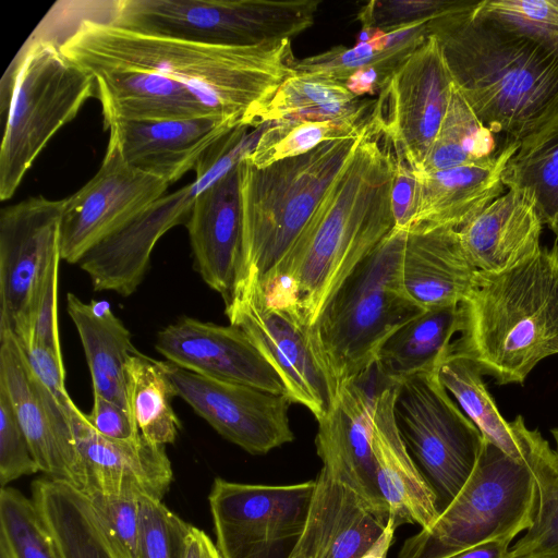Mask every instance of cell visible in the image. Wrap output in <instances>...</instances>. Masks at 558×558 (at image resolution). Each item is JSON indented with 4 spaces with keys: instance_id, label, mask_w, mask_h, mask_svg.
Segmentation results:
<instances>
[{
    "instance_id": "26",
    "label": "cell",
    "mask_w": 558,
    "mask_h": 558,
    "mask_svg": "<svg viewBox=\"0 0 558 558\" xmlns=\"http://www.w3.org/2000/svg\"><path fill=\"white\" fill-rule=\"evenodd\" d=\"M520 146L505 148L490 160L435 172H416L418 196L411 230L450 227L459 229L505 189L502 174Z\"/></svg>"
},
{
    "instance_id": "3",
    "label": "cell",
    "mask_w": 558,
    "mask_h": 558,
    "mask_svg": "<svg viewBox=\"0 0 558 558\" xmlns=\"http://www.w3.org/2000/svg\"><path fill=\"white\" fill-rule=\"evenodd\" d=\"M480 1L428 22L453 83L501 149L558 121V57L477 10Z\"/></svg>"
},
{
    "instance_id": "20",
    "label": "cell",
    "mask_w": 558,
    "mask_h": 558,
    "mask_svg": "<svg viewBox=\"0 0 558 558\" xmlns=\"http://www.w3.org/2000/svg\"><path fill=\"white\" fill-rule=\"evenodd\" d=\"M197 190L190 183L162 195L92 246L77 262L96 291L133 294L142 283L158 240L186 225Z\"/></svg>"
},
{
    "instance_id": "51",
    "label": "cell",
    "mask_w": 558,
    "mask_h": 558,
    "mask_svg": "<svg viewBox=\"0 0 558 558\" xmlns=\"http://www.w3.org/2000/svg\"><path fill=\"white\" fill-rule=\"evenodd\" d=\"M185 558L222 557L217 546L213 543L208 535L204 531L191 525L187 535Z\"/></svg>"
},
{
    "instance_id": "16",
    "label": "cell",
    "mask_w": 558,
    "mask_h": 558,
    "mask_svg": "<svg viewBox=\"0 0 558 558\" xmlns=\"http://www.w3.org/2000/svg\"><path fill=\"white\" fill-rule=\"evenodd\" d=\"M177 391L218 434L252 454H265L294 439L290 399L252 386L206 377L168 362Z\"/></svg>"
},
{
    "instance_id": "13",
    "label": "cell",
    "mask_w": 558,
    "mask_h": 558,
    "mask_svg": "<svg viewBox=\"0 0 558 558\" xmlns=\"http://www.w3.org/2000/svg\"><path fill=\"white\" fill-rule=\"evenodd\" d=\"M453 78L437 39L429 35L388 77L368 121L396 159L418 171L445 118Z\"/></svg>"
},
{
    "instance_id": "6",
    "label": "cell",
    "mask_w": 558,
    "mask_h": 558,
    "mask_svg": "<svg viewBox=\"0 0 558 558\" xmlns=\"http://www.w3.org/2000/svg\"><path fill=\"white\" fill-rule=\"evenodd\" d=\"M405 233L393 228L335 291L314 325L337 395L377 359L393 332L425 311L403 281Z\"/></svg>"
},
{
    "instance_id": "2",
    "label": "cell",
    "mask_w": 558,
    "mask_h": 558,
    "mask_svg": "<svg viewBox=\"0 0 558 558\" xmlns=\"http://www.w3.org/2000/svg\"><path fill=\"white\" fill-rule=\"evenodd\" d=\"M396 156L367 121L351 158L333 180L279 267L268 294L292 299L314 326L327 301L395 228Z\"/></svg>"
},
{
    "instance_id": "46",
    "label": "cell",
    "mask_w": 558,
    "mask_h": 558,
    "mask_svg": "<svg viewBox=\"0 0 558 558\" xmlns=\"http://www.w3.org/2000/svg\"><path fill=\"white\" fill-rule=\"evenodd\" d=\"M39 471L11 402L0 388V484Z\"/></svg>"
},
{
    "instance_id": "32",
    "label": "cell",
    "mask_w": 558,
    "mask_h": 558,
    "mask_svg": "<svg viewBox=\"0 0 558 558\" xmlns=\"http://www.w3.org/2000/svg\"><path fill=\"white\" fill-rule=\"evenodd\" d=\"M514 421L537 484L538 505L532 525L509 548L508 558H558V460L537 429H530L521 415Z\"/></svg>"
},
{
    "instance_id": "17",
    "label": "cell",
    "mask_w": 558,
    "mask_h": 558,
    "mask_svg": "<svg viewBox=\"0 0 558 558\" xmlns=\"http://www.w3.org/2000/svg\"><path fill=\"white\" fill-rule=\"evenodd\" d=\"M386 376L372 364L343 383L329 412L317 420V454L380 517L388 506L377 485L372 426L376 403L389 389Z\"/></svg>"
},
{
    "instance_id": "14",
    "label": "cell",
    "mask_w": 558,
    "mask_h": 558,
    "mask_svg": "<svg viewBox=\"0 0 558 558\" xmlns=\"http://www.w3.org/2000/svg\"><path fill=\"white\" fill-rule=\"evenodd\" d=\"M0 388L11 402L39 471L83 493L85 472L69 415L33 373L15 336L5 327H0Z\"/></svg>"
},
{
    "instance_id": "31",
    "label": "cell",
    "mask_w": 558,
    "mask_h": 558,
    "mask_svg": "<svg viewBox=\"0 0 558 558\" xmlns=\"http://www.w3.org/2000/svg\"><path fill=\"white\" fill-rule=\"evenodd\" d=\"M428 22H417L388 33L377 29L367 41L356 43L352 48L337 46L319 54L295 58L291 66L296 73L326 74L342 83L356 71L371 66L386 82L428 38Z\"/></svg>"
},
{
    "instance_id": "23",
    "label": "cell",
    "mask_w": 558,
    "mask_h": 558,
    "mask_svg": "<svg viewBox=\"0 0 558 558\" xmlns=\"http://www.w3.org/2000/svg\"><path fill=\"white\" fill-rule=\"evenodd\" d=\"M240 161L196 195L185 225L194 268L225 303L242 265Z\"/></svg>"
},
{
    "instance_id": "15",
    "label": "cell",
    "mask_w": 558,
    "mask_h": 558,
    "mask_svg": "<svg viewBox=\"0 0 558 558\" xmlns=\"http://www.w3.org/2000/svg\"><path fill=\"white\" fill-rule=\"evenodd\" d=\"M168 186L167 181L131 167L109 142L96 174L63 199L61 259L77 264L92 246L165 195Z\"/></svg>"
},
{
    "instance_id": "12",
    "label": "cell",
    "mask_w": 558,
    "mask_h": 558,
    "mask_svg": "<svg viewBox=\"0 0 558 558\" xmlns=\"http://www.w3.org/2000/svg\"><path fill=\"white\" fill-rule=\"evenodd\" d=\"M316 480L253 485L217 477L208 496L222 558H291L307 524Z\"/></svg>"
},
{
    "instance_id": "43",
    "label": "cell",
    "mask_w": 558,
    "mask_h": 558,
    "mask_svg": "<svg viewBox=\"0 0 558 558\" xmlns=\"http://www.w3.org/2000/svg\"><path fill=\"white\" fill-rule=\"evenodd\" d=\"M59 265L48 270L26 313L11 329L22 345L38 343L62 353L57 306Z\"/></svg>"
},
{
    "instance_id": "41",
    "label": "cell",
    "mask_w": 558,
    "mask_h": 558,
    "mask_svg": "<svg viewBox=\"0 0 558 558\" xmlns=\"http://www.w3.org/2000/svg\"><path fill=\"white\" fill-rule=\"evenodd\" d=\"M477 10L558 57V0H482Z\"/></svg>"
},
{
    "instance_id": "33",
    "label": "cell",
    "mask_w": 558,
    "mask_h": 558,
    "mask_svg": "<svg viewBox=\"0 0 558 558\" xmlns=\"http://www.w3.org/2000/svg\"><path fill=\"white\" fill-rule=\"evenodd\" d=\"M125 381L130 414L138 432L155 444H173L181 424L171 405L178 396L168 362L137 352L125 364Z\"/></svg>"
},
{
    "instance_id": "47",
    "label": "cell",
    "mask_w": 558,
    "mask_h": 558,
    "mask_svg": "<svg viewBox=\"0 0 558 558\" xmlns=\"http://www.w3.org/2000/svg\"><path fill=\"white\" fill-rule=\"evenodd\" d=\"M20 345L33 373L47 386L65 412H68L74 402L70 398L64 385L62 353L38 343Z\"/></svg>"
},
{
    "instance_id": "37",
    "label": "cell",
    "mask_w": 558,
    "mask_h": 558,
    "mask_svg": "<svg viewBox=\"0 0 558 558\" xmlns=\"http://www.w3.org/2000/svg\"><path fill=\"white\" fill-rule=\"evenodd\" d=\"M368 118L359 121L292 119L269 123L244 159L263 168L306 154L325 142L357 137L363 133Z\"/></svg>"
},
{
    "instance_id": "34",
    "label": "cell",
    "mask_w": 558,
    "mask_h": 558,
    "mask_svg": "<svg viewBox=\"0 0 558 558\" xmlns=\"http://www.w3.org/2000/svg\"><path fill=\"white\" fill-rule=\"evenodd\" d=\"M480 366L470 357L451 352L438 369L446 390L478 428L484 439L514 459L522 460V444L514 420L507 422L488 392Z\"/></svg>"
},
{
    "instance_id": "29",
    "label": "cell",
    "mask_w": 558,
    "mask_h": 558,
    "mask_svg": "<svg viewBox=\"0 0 558 558\" xmlns=\"http://www.w3.org/2000/svg\"><path fill=\"white\" fill-rule=\"evenodd\" d=\"M32 495L61 558H121L83 493L47 477L33 482Z\"/></svg>"
},
{
    "instance_id": "39",
    "label": "cell",
    "mask_w": 558,
    "mask_h": 558,
    "mask_svg": "<svg viewBox=\"0 0 558 558\" xmlns=\"http://www.w3.org/2000/svg\"><path fill=\"white\" fill-rule=\"evenodd\" d=\"M0 541L11 558H61L34 500L13 487L0 490Z\"/></svg>"
},
{
    "instance_id": "18",
    "label": "cell",
    "mask_w": 558,
    "mask_h": 558,
    "mask_svg": "<svg viewBox=\"0 0 558 558\" xmlns=\"http://www.w3.org/2000/svg\"><path fill=\"white\" fill-rule=\"evenodd\" d=\"M63 199L31 197L0 214V327L24 316L48 270L61 260Z\"/></svg>"
},
{
    "instance_id": "55",
    "label": "cell",
    "mask_w": 558,
    "mask_h": 558,
    "mask_svg": "<svg viewBox=\"0 0 558 558\" xmlns=\"http://www.w3.org/2000/svg\"><path fill=\"white\" fill-rule=\"evenodd\" d=\"M0 558H11L5 545L0 541Z\"/></svg>"
},
{
    "instance_id": "30",
    "label": "cell",
    "mask_w": 558,
    "mask_h": 558,
    "mask_svg": "<svg viewBox=\"0 0 558 558\" xmlns=\"http://www.w3.org/2000/svg\"><path fill=\"white\" fill-rule=\"evenodd\" d=\"M459 330V305L425 310L390 336L376 360L396 383L415 374L438 372L451 354L452 338Z\"/></svg>"
},
{
    "instance_id": "5",
    "label": "cell",
    "mask_w": 558,
    "mask_h": 558,
    "mask_svg": "<svg viewBox=\"0 0 558 558\" xmlns=\"http://www.w3.org/2000/svg\"><path fill=\"white\" fill-rule=\"evenodd\" d=\"M363 133L325 142L306 154L263 168L241 159L243 250L238 280L254 272L263 287L272 282Z\"/></svg>"
},
{
    "instance_id": "52",
    "label": "cell",
    "mask_w": 558,
    "mask_h": 558,
    "mask_svg": "<svg viewBox=\"0 0 558 558\" xmlns=\"http://www.w3.org/2000/svg\"><path fill=\"white\" fill-rule=\"evenodd\" d=\"M509 539H494L468 548L448 558H508Z\"/></svg>"
},
{
    "instance_id": "45",
    "label": "cell",
    "mask_w": 558,
    "mask_h": 558,
    "mask_svg": "<svg viewBox=\"0 0 558 558\" xmlns=\"http://www.w3.org/2000/svg\"><path fill=\"white\" fill-rule=\"evenodd\" d=\"M465 0H385L371 1L356 15L362 28L384 33L417 22L430 21L464 5Z\"/></svg>"
},
{
    "instance_id": "8",
    "label": "cell",
    "mask_w": 558,
    "mask_h": 558,
    "mask_svg": "<svg viewBox=\"0 0 558 558\" xmlns=\"http://www.w3.org/2000/svg\"><path fill=\"white\" fill-rule=\"evenodd\" d=\"M538 488L526 460L484 439L470 477L427 529L407 538L398 558H448L494 539L512 541L533 523Z\"/></svg>"
},
{
    "instance_id": "36",
    "label": "cell",
    "mask_w": 558,
    "mask_h": 558,
    "mask_svg": "<svg viewBox=\"0 0 558 558\" xmlns=\"http://www.w3.org/2000/svg\"><path fill=\"white\" fill-rule=\"evenodd\" d=\"M502 183L527 193L543 225L558 238V121L519 147L506 166Z\"/></svg>"
},
{
    "instance_id": "38",
    "label": "cell",
    "mask_w": 558,
    "mask_h": 558,
    "mask_svg": "<svg viewBox=\"0 0 558 558\" xmlns=\"http://www.w3.org/2000/svg\"><path fill=\"white\" fill-rule=\"evenodd\" d=\"M328 469L335 476V501L327 558H361L389 520L378 515L339 474Z\"/></svg>"
},
{
    "instance_id": "50",
    "label": "cell",
    "mask_w": 558,
    "mask_h": 558,
    "mask_svg": "<svg viewBox=\"0 0 558 558\" xmlns=\"http://www.w3.org/2000/svg\"><path fill=\"white\" fill-rule=\"evenodd\" d=\"M331 517L320 502L312 505L304 533L291 558H327L330 546Z\"/></svg>"
},
{
    "instance_id": "21",
    "label": "cell",
    "mask_w": 558,
    "mask_h": 558,
    "mask_svg": "<svg viewBox=\"0 0 558 558\" xmlns=\"http://www.w3.org/2000/svg\"><path fill=\"white\" fill-rule=\"evenodd\" d=\"M68 415L86 478L83 494L149 497L161 500L173 477L165 446L142 434L128 440L107 438L74 403Z\"/></svg>"
},
{
    "instance_id": "24",
    "label": "cell",
    "mask_w": 558,
    "mask_h": 558,
    "mask_svg": "<svg viewBox=\"0 0 558 558\" xmlns=\"http://www.w3.org/2000/svg\"><path fill=\"white\" fill-rule=\"evenodd\" d=\"M543 221L533 198L508 189L458 229L462 247L477 271L509 269L538 253Z\"/></svg>"
},
{
    "instance_id": "22",
    "label": "cell",
    "mask_w": 558,
    "mask_h": 558,
    "mask_svg": "<svg viewBox=\"0 0 558 558\" xmlns=\"http://www.w3.org/2000/svg\"><path fill=\"white\" fill-rule=\"evenodd\" d=\"M109 142L133 168L169 184L195 167L204 153L233 129L236 122L204 116L190 119L124 120L105 122Z\"/></svg>"
},
{
    "instance_id": "35",
    "label": "cell",
    "mask_w": 558,
    "mask_h": 558,
    "mask_svg": "<svg viewBox=\"0 0 558 558\" xmlns=\"http://www.w3.org/2000/svg\"><path fill=\"white\" fill-rule=\"evenodd\" d=\"M502 150L497 136L481 122L453 85L440 129L424 163L416 172H435L487 161Z\"/></svg>"
},
{
    "instance_id": "40",
    "label": "cell",
    "mask_w": 558,
    "mask_h": 558,
    "mask_svg": "<svg viewBox=\"0 0 558 558\" xmlns=\"http://www.w3.org/2000/svg\"><path fill=\"white\" fill-rule=\"evenodd\" d=\"M357 98L345 84L326 74L294 73L276 90L258 111L253 126H262L283 120L304 109L347 104Z\"/></svg>"
},
{
    "instance_id": "7",
    "label": "cell",
    "mask_w": 558,
    "mask_h": 558,
    "mask_svg": "<svg viewBox=\"0 0 558 558\" xmlns=\"http://www.w3.org/2000/svg\"><path fill=\"white\" fill-rule=\"evenodd\" d=\"M95 80L59 41L32 34L1 81L7 121L0 147V198L13 196L51 137L94 94Z\"/></svg>"
},
{
    "instance_id": "25",
    "label": "cell",
    "mask_w": 558,
    "mask_h": 558,
    "mask_svg": "<svg viewBox=\"0 0 558 558\" xmlns=\"http://www.w3.org/2000/svg\"><path fill=\"white\" fill-rule=\"evenodd\" d=\"M396 386L380 395L373 417L372 446L377 485L388 506L389 518L397 527L401 524H417L421 529H427L439 514L437 499L410 454L397 425Z\"/></svg>"
},
{
    "instance_id": "48",
    "label": "cell",
    "mask_w": 558,
    "mask_h": 558,
    "mask_svg": "<svg viewBox=\"0 0 558 558\" xmlns=\"http://www.w3.org/2000/svg\"><path fill=\"white\" fill-rule=\"evenodd\" d=\"M86 416L97 433L110 439L128 440L141 434L129 411L98 395H94L92 411Z\"/></svg>"
},
{
    "instance_id": "11",
    "label": "cell",
    "mask_w": 558,
    "mask_h": 558,
    "mask_svg": "<svg viewBox=\"0 0 558 558\" xmlns=\"http://www.w3.org/2000/svg\"><path fill=\"white\" fill-rule=\"evenodd\" d=\"M395 418L440 513L473 472L484 438L451 399L438 372L415 374L397 384Z\"/></svg>"
},
{
    "instance_id": "9",
    "label": "cell",
    "mask_w": 558,
    "mask_h": 558,
    "mask_svg": "<svg viewBox=\"0 0 558 558\" xmlns=\"http://www.w3.org/2000/svg\"><path fill=\"white\" fill-rule=\"evenodd\" d=\"M320 0H118L104 21L151 36L218 46L290 39L310 28Z\"/></svg>"
},
{
    "instance_id": "54",
    "label": "cell",
    "mask_w": 558,
    "mask_h": 558,
    "mask_svg": "<svg viewBox=\"0 0 558 558\" xmlns=\"http://www.w3.org/2000/svg\"><path fill=\"white\" fill-rule=\"evenodd\" d=\"M551 435H553V438H554V441H555L554 451H555V454H556L557 460H558V427H555V428L551 429Z\"/></svg>"
},
{
    "instance_id": "42",
    "label": "cell",
    "mask_w": 558,
    "mask_h": 558,
    "mask_svg": "<svg viewBox=\"0 0 558 558\" xmlns=\"http://www.w3.org/2000/svg\"><path fill=\"white\" fill-rule=\"evenodd\" d=\"M190 529L161 500L140 498L137 558H185Z\"/></svg>"
},
{
    "instance_id": "10",
    "label": "cell",
    "mask_w": 558,
    "mask_h": 558,
    "mask_svg": "<svg viewBox=\"0 0 558 558\" xmlns=\"http://www.w3.org/2000/svg\"><path fill=\"white\" fill-rule=\"evenodd\" d=\"M225 313L278 373L291 402L308 409L316 420L329 412L337 389L314 326L292 299L266 294L257 275L247 272L236 281Z\"/></svg>"
},
{
    "instance_id": "1",
    "label": "cell",
    "mask_w": 558,
    "mask_h": 558,
    "mask_svg": "<svg viewBox=\"0 0 558 558\" xmlns=\"http://www.w3.org/2000/svg\"><path fill=\"white\" fill-rule=\"evenodd\" d=\"M59 44L86 71L112 68L165 76L190 89L211 114L247 128L295 73L290 39L255 46L208 45L145 35L85 16Z\"/></svg>"
},
{
    "instance_id": "19",
    "label": "cell",
    "mask_w": 558,
    "mask_h": 558,
    "mask_svg": "<svg viewBox=\"0 0 558 558\" xmlns=\"http://www.w3.org/2000/svg\"><path fill=\"white\" fill-rule=\"evenodd\" d=\"M155 348L186 371L288 397L278 373L236 326L183 316L158 331Z\"/></svg>"
},
{
    "instance_id": "49",
    "label": "cell",
    "mask_w": 558,
    "mask_h": 558,
    "mask_svg": "<svg viewBox=\"0 0 558 558\" xmlns=\"http://www.w3.org/2000/svg\"><path fill=\"white\" fill-rule=\"evenodd\" d=\"M418 182L415 171L404 161L396 159V172L391 190L395 228L408 230L416 213Z\"/></svg>"
},
{
    "instance_id": "28",
    "label": "cell",
    "mask_w": 558,
    "mask_h": 558,
    "mask_svg": "<svg viewBox=\"0 0 558 558\" xmlns=\"http://www.w3.org/2000/svg\"><path fill=\"white\" fill-rule=\"evenodd\" d=\"M66 311L78 332L92 375L94 395L116 402L130 412L125 364L138 351L131 332L106 301H82L66 294Z\"/></svg>"
},
{
    "instance_id": "44",
    "label": "cell",
    "mask_w": 558,
    "mask_h": 558,
    "mask_svg": "<svg viewBox=\"0 0 558 558\" xmlns=\"http://www.w3.org/2000/svg\"><path fill=\"white\" fill-rule=\"evenodd\" d=\"M84 495L119 556L137 558L140 498L106 495L97 490Z\"/></svg>"
},
{
    "instance_id": "53",
    "label": "cell",
    "mask_w": 558,
    "mask_h": 558,
    "mask_svg": "<svg viewBox=\"0 0 558 558\" xmlns=\"http://www.w3.org/2000/svg\"><path fill=\"white\" fill-rule=\"evenodd\" d=\"M396 530V524L389 518L388 524L380 537L361 558H387Z\"/></svg>"
},
{
    "instance_id": "4",
    "label": "cell",
    "mask_w": 558,
    "mask_h": 558,
    "mask_svg": "<svg viewBox=\"0 0 558 558\" xmlns=\"http://www.w3.org/2000/svg\"><path fill=\"white\" fill-rule=\"evenodd\" d=\"M452 352L472 359L498 385H523L558 354V242L502 271H477L459 304Z\"/></svg>"
},
{
    "instance_id": "27",
    "label": "cell",
    "mask_w": 558,
    "mask_h": 558,
    "mask_svg": "<svg viewBox=\"0 0 558 558\" xmlns=\"http://www.w3.org/2000/svg\"><path fill=\"white\" fill-rule=\"evenodd\" d=\"M402 271L409 294L424 310L459 305L477 272L450 227L407 231Z\"/></svg>"
}]
</instances>
